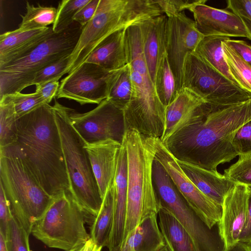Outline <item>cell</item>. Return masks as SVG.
Listing matches in <instances>:
<instances>
[{
    "instance_id": "484cf974",
    "label": "cell",
    "mask_w": 251,
    "mask_h": 251,
    "mask_svg": "<svg viewBox=\"0 0 251 251\" xmlns=\"http://www.w3.org/2000/svg\"><path fill=\"white\" fill-rule=\"evenodd\" d=\"M115 208L114 184L107 191L100 209L94 217L91 227L90 237L99 247H108L113 230Z\"/></svg>"
},
{
    "instance_id": "8fae6325",
    "label": "cell",
    "mask_w": 251,
    "mask_h": 251,
    "mask_svg": "<svg viewBox=\"0 0 251 251\" xmlns=\"http://www.w3.org/2000/svg\"><path fill=\"white\" fill-rule=\"evenodd\" d=\"M183 87L191 90L213 107L226 106L251 98V94L238 86L192 52L185 60Z\"/></svg>"
},
{
    "instance_id": "f907efd6",
    "label": "cell",
    "mask_w": 251,
    "mask_h": 251,
    "mask_svg": "<svg viewBox=\"0 0 251 251\" xmlns=\"http://www.w3.org/2000/svg\"><path fill=\"white\" fill-rule=\"evenodd\" d=\"M0 251H8L6 240L5 238L0 234Z\"/></svg>"
},
{
    "instance_id": "7a4b0ae2",
    "label": "cell",
    "mask_w": 251,
    "mask_h": 251,
    "mask_svg": "<svg viewBox=\"0 0 251 251\" xmlns=\"http://www.w3.org/2000/svg\"><path fill=\"white\" fill-rule=\"evenodd\" d=\"M12 146L43 189L54 198L70 184L53 106L44 104L17 120Z\"/></svg>"
},
{
    "instance_id": "9a60e30c",
    "label": "cell",
    "mask_w": 251,
    "mask_h": 251,
    "mask_svg": "<svg viewBox=\"0 0 251 251\" xmlns=\"http://www.w3.org/2000/svg\"><path fill=\"white\" fill-rule=\"evenodd\" d=\"M204 37L198 29L194 20L188 17L184 12L168 17L166 52L175 78L176 94L182 88L186 56L195 51Z\"/></svg>"
},
{
    "instance_id": "1f68e13d",
    "label": "cell",
    "mask_w": 251,
    "mask_h": 251,
    "mask_svg": "<svg viewBox=\"0 0 251 251\" xmlns=\"http://www.w3.org/2000/svg\"><path fill=\"white\" fill-rule=\"evenodd\" d=\"M17 120L12 102L5 97L0 98V148L16 142Z\"/></svg>"
},
{
    "instance_id": "ee69618b",
    "label": "cell",
    "mask_w": 251,
    "mask_h": 251,
    "mask_svg": "<svg viewBox=\"0 0 251 251\" xmlns=\"http://www.w3.org/2000/svg\"><path fill=\"white\" fill-rule=\"evenodd\" d=\"M224 42L233 49L239 56L251 66V46L241 40H232L228 38Z\"/></svg>"
},
{
    "instance_id": "bcb514c9",
    "label": "cell",
    "mask_w": 251,
    "mask_h": 251,
    "mask_svg": "<svg viewBox=\"0 0 251 251\" xmlns=\"http://www.w3.org/2000/svg\"><path fill=\"white\" fill-rule=\"evenodd\" d=\"M239 242L251 245V187H248L247 213Z\"/></svg>"
},
{
    "instance_id": "74e56055",
    "label": "cell",
    "mask_w": 251,
    "mask_h": 251,
    "mask_svg": "<svg viewBox=\"0 0 251 251\" xmlns=\"http://www.w3.org/2000/svg\"><path fill=\"white\" fill-rule=\"evenodd\" d=\"M70 57V55L63 58L38 71L34 75L30 83V86L58 81L66 74V70L69 65Z\"/></svg>"
},
{
    "instance_id": "c3c4849f",
    "label": "cell",
    "mask_w": 251,
    "mask_h": 251,
    "mask_svg": "<svg viewBox=\"0 0 251 251\" xmlns=\"http://www.w3.org/2000/svg\"><path fill=\"white\" fill-rule=\"evenodd\" d=\"M102 248L98 247L90 238L82 245L78 251H101Z\"/></svg>"
},
{
    "instance_id": "603a6c76",
    "label": "cell",
    "mask_w": 251,
    "mask_h": 251,
    "mask_svg": "<svg viewBox=\"0 0 251 251\" xmlns=\"http://www.w3.org/2000/svg\"><path fill=\"white\" fill-rule=\"evenodd\" d=\"M176 161L185 175L202 193L222 206L226 195L235 184L218 172Z\"/></svg>"
},
{
    "instance_id": "f5cc1de1",
    "label": "cell",
    "mask_w": 251,
    "mask_h": 251,
    "mask_svg": "<svg viewBox=\"0 0 251 251\" xmlns=\"http://www.w3.org/2000/svg\"><path fill=\"white\" fill-rule=\"evenodd\" d=\"M109 251H121V247H118V248H115L113 249H112Z\"/></svg>"
},
{
    "instance_id": "4fadbf2b",
    "label": "cell",
    "mask_w": 251,
    "mask_h": 251,
    "mask_svg": "<svg viewBox=\"0 0 251 251\" xmlns=\"http://www.w3.org/2000/svg\"><path fill=\"white\" fill-rule=\"evenodd\" d=\"M117 70L109 71L85 62L61 80L56 97L73 100L80 105L99 104L107 98Z\"/></svg>"
},
{
    "instance_id": "8992f818",
    "label": "cell",
    "mask_w": 251,
    "mask_h": 251,
    "mask_svg": "<svg viewBox=\"0 0 251 251\" xmlns=\"http://www.w3.org/2000/svg\"><path fill=\"white\" fill-rule=\"evenodd\" d=\"M70 184V193L85 211L98 214L102 199L93 172L85 142L71 124L69 108L57 100L53 105Z\"/></svg>"
},
{
    "instance_id": "b9f144b4",
    "label": "cell",
    "mask_w": 251,
    "mask_h": 251,
    "mask_svg": "<svg viewBox=\"0 0 251 251\" xmlns=\"http://www.w3.org/2000/svg\"><path fill=\"white\" fill-rule=\"evenodd\" d=\"M12 216L8 201L2 186L0 184V234L7 238L9 222Z\"/></svg>"
},
{
    "instance_id": "f1b7e54d",
    "label": "cell",
    "mask_w": 251,
    "mask_h": 251,
    "mask_svg": "<svg viewBox=\"0 0 251 251\" xmlns=\"http://www.w3.org/2000/svg\"><path fill=\"white\" fill-rule=\"evenodd\" d=\"M132 84L128 63L117 70L111 82L107 99L123 111L132 96Z\"/></svg>"
},
{
    "instance_id": "681fc988",
    "label": "cell",
    "mask_w": 251,
    "mask_h": 251,
    "mask_svg": "<svg viewBox=\"0 0 251 251\" xmlns=\"http://www.w3.org/2000/svg\"><path fill=\"white\" fill-rule=\"evenodd\" d=\"M225 251H251V245L239 242L226 249Z\"/></svg>"
},
{
    "instance_id": "4316f807",
    "label": "cell",
    "mask_w": 251,
    "mask_h": 251,
    "mask_svg": "<svg viewBox=\"0 0 251 251\" xmlns=\"http://www.w3.org/2000/svg\"><path fill=\"white\" fill-rule=\"evenodd\" d=\"M228 38L222 36L204 37L194 52L219 73L240 87L231 75L224 56L222 43Z\"/></svg>"
},
{
    "instance_id": "5b68a950",
    "label": "cell",
    "mask_w": 251,
    "mask_h": 251,
    "mask_svg": "<svg viewBox=\"0 0 251 251\" xmlns=\"http://www.w3.org/2000/svg\"><path fill=\"white\" fill-rule=\"evenodd\" d=\"M0 184L12 214L30 235L53 198L41 186L12 147L0 148Z\"/></svg>"
},
{
    "instance_id": "9c48e42d",
    "label": "cell",
    "mask_w": 251,
    "mask_h": 251,
    "mask_svg": "<svg viewBox=\"0 0 251 251\" xmlns=\"http://www.w3.org/2000/svg\"><path fill=\"white\" fill-rule=\"evenodd\" d=\"M152 182L160 207L171 212L192 239L196 251H225L218 224L210 228L189 206L162 165L155 158Z\"/></svg>"
},
{
    "instance_id": "7402d4cb",
    "label": "cell",
    "mask_w": 251,
    "mask_h": 251,
    "mask_svg": "<svg viewBox=\"0 0 251 251\" xmlns=\"http://www.w3.org/2000/svg\"><path fill=\"white\" fill-rule=\"evenodd\" d=\"M115 208L112 232L108 250L121 247L123 240L126 211L127 158L123 143L117 158L116 173L114 182Z\"/></svg>"
},
{
    "instance_id": "836d02e7",
    "label": "cell",
    "mask_w": 251,
    "mask_h": 251,
    "mask_svg": "<svg viewBox=\"0 0 251 251\" xmlns=\"http://www.w3.org/2000/svg\"><path fill=\"white\" fill-rule=\"evenodd\" d=\"M90 0H63L59 2L57 14L52 28L55 33H60L69 28L75 22L76 13Z\"/></svg>"
},
{
    "instance_id": "816d5d0a",
    "label": "cell",
    "mask_w": 251,
    "mask_h": 251,
    "mask_svg": "<svg viewBox=\"0 0 251 251\" xmlns=\"http://www.w3.org/2000/svg\"><path fill=\"white\" fill-rule=\"evenodd\" d=\"M156 251H169L166 246H163Z\"/></svg>"
},
{
    "instance_id": "ffe728a7",
    "label": "cell",
    "mask_w": 251,
    "mask_h": 251,
    "mask_svg": "<svg viewBox=\"0 0 251 251\" xmlns=\"http://www.w3.org/2000/svg\"><path fill=\"white\" fill-rule=\"evenodd\" d=\"M167 18L163 14L139 23L144 56L154 84L158 66L166 53Z\"/></svg>"
},
{
    "instance_id": "ba28073f",
    "label": "cell",
    "mask_w": 251,
    "mask_h": 251,
    "mask_svg": "<svg viewBox=\"0 0 251 251\" xmlns=\"http://www.w3.org/2000/svg\"><path fill=\"white\" fill-rule=\"evenodd\" d=\"M88 215L70 192H64L53 198L31 233L49 248L70 251L91 238L84 226Z\"/></svg>"
},
{
    "instance_id": "d6a6232c",
    "label": "cell",
    "mask_w": 251,
    "mask_h": 251,
    "mask_svg": "<svg viewBox=\"0 0 251 251\" xmlns=\"http://www.w3.org/2000/svg\"><path fill=\"white\" fill-rule=\"evenodd\" d=\"M222 48L231 75L241 88L251 94V66L224 41Z\"/></svg>"
},
{
    "instance_id": "6da1fadb",
    "label": "cell",
    "mask_w": 251,
    "mask_h": 251,
    "mask_svg": "<svg viewBox=\"0 0 251 251\" xmlns=\"http://www.w3.org/2000/svg\"><path fill=\"white\" fill-rule=\"evenodd\" d=\"M251 120V98L226 106H210L200 118L163 143L178 161L217 172L238 154L232 146L237 130Z\"/></svg>"
},
{
    "instance_id": "2e32d148",
    "label": "cell",
    "mask_w": 251,
    "mask_h": 251,
    "mask_svg": "<svg viewBox=\"0 0 251 251\" xmlns=\"http://www.w3.org/2000/svg\"><path fill=\"white\" fill-rule=\"evenodd\" d=\"M199 31L206 36L241 37L249 35L240 19L232 12L200 3L190 9Z\"/></svg>"
},
{
    "instance_id": "d6986e66",
    "label": "cell",
    "mask_w": 251,
    "mask_h": 251,
    "mask_svg": "<svg viewBox=\"0 0 251 251\" xmlns=\"http://www.w3.org/2000/svg\"><path fill=\"white\" fill-rule=\"evenodd\" d=\"M122 145L112 139L84 144L102 199L114 184L118 154Z\"/></svg>"
},
{
    "instance_id": "cb8c5ba5",
    "label": "cell",
    "mask_w": 251,
    "mask_h": 251,
    "mask_svg": "<svg viewBox=\"0 0 251 251\" xmlns=\"http://www.w3.org/2000/svg\"><path fill=\"white\" fill-rule=\"evenodd\" d=\"M126 29L119 30L107 37L85 62L96 64L109 71L118 70L126 65Z\"/></svg>"
},
{
    "instance_id": "5bb4252c",
    "label": "cell",
    "mask_w": 251,
    "mask_h": 251,
    "mask_svg": "<svg viewBox=\"0 0 251 251\" xmlns=\"http://www.w3.org/2000/svg\"><path fill=\"white\" fill-rule=\"evenodd\" d=\"M151 139L156 151L155 158L165 169L191 208L210 228L214 227L221 220L222 206L214 202L196 187L160 138Z\"/></svg>"
},
{
    "instance_id": "83f0119b",
    "label": "cell",
    "mask_w": 251,
    "mask_h": 251,
    "mask_svg": "<svg viewBox=\"0 0 251 251\" xmlns=\"http://www.w3.org/2000/svg\"><path fill=\"white\" fill-rule=\"evenodd\" d=\"M157 216L153 215L142 219L134 229L135 251H156L165 246L157 225Z\"/></svg>"
},
{
    "instance_id": "44dd1931",
    "label": "cell",
    "mask_w": 251,
    "mask_h": 251,
    "mask_svg": "<svg viewBox=\"0 0 251 251\" xmlns=\"http://www.w3.org/2000/svg\"><path fill=\"white\" fill-rule=\"evenodd\" d=\"M53 33L52 27L29 31L18 28L0 35V65L24 57Z\"/></svg>"
},
{
    "instance_id": "4dcf8cb0",
    "label": "cell",
    "mask_w": 251,
    "mask_h": 251,
    "mask_svg": "<svg viewBox=\"0 0 251 251\" xmlns=\"http://www.w3.org/2000/svg\"><path fill=\"white\" fill-rule=\"evenodd\" d=\"M157 95L163 105L167 107L176 95V80L166 53L158 66L154 81Z\"/></svg>"
},
{
    "instance_id": "277c9868",
    "label": "cell",
    "mask_w": 251,
    "mask_h": 251,
    "mask_svg": "<svg viewBox=\"0 0 251 251\" xmlns=\"http://www.w3.org/2000/svg\"><path fill=\"white\" fill-rule=\"evenodd\" d=\"M123 143L127 158V201L123 240L141 220L157 215L159 206L152 182L155 150L150 137L133 129L126 130Z\"/></svg>"
},
{
    "instance_id": "30bf717a",
    "label": "cell",
    "mask_w": 251,
    "mask_h": 251,
    "mask_svg": "<svg viewBox=\"0 0 251 251\" xmlns=\"http://www.w3.org/2000/svg\"><path fill=\"white\" fill-rule=\"evenodd\" d=\"M136 21L135 12L126 0H100L92 19L82 28L76 45L70 57L66 74L81 66L104 40Z\"/></svg>"
},
{
    "instance_id": "f546056e",
    "label": "cell",
    "mask_w": 251,
    "mask_h": 251,
    "mask_svg": "<svg viewBox=\"0 0 251 251\" xmlns=\"http://www.w3.org/2000/svg\"><path fill=\"white\" fill-rule=\"evenodd\" d=\"M26 13L20 15L22 22L18 29L21 31H29L43 28L54 23L57 14V8L52 6H44L39 4L35 6L26 1Z\"/></svg>"
},
{
    "instance_id": "52a82bcc",
    "label": "cell",
    "mask_w": 251,
    "mask_h": 251,
    "mask_svg": "<svg viewBox=\"0 0 251 251\" xmlns=\"http://www.w3.org/2000/svg\"><path fill=\"white\" fill-rule=\"evenodd\" d=\"M82 27L74 22L67 29L53 33L24 57L0 65V98L21 93L36 73L48 65L70 56L74 50Z\"/></svg>"
},
{
    "instance_id": "7c38bea8",
    "label": "cell",
    "mask_w": 251,
    "mask_h": 251,
    "mask_svg": "<svg viewBox=\"0 0 251 251\" xmlns=\"http://www.w3.org/2000/svg\"><path fill=\"white\" fill-rule=\"evenodd\" d=\"M69 115L72 125L85 143L112 139L122 144L126 130L124 111L108 99L84 113L69 108Z\"/></svg>"
},
{
    "instance_id": "ab89813d",
    "label": "cell",
    "mask_w": 251,
    "mask_h": 251,
    "mask_svg": "<svg viewBox=\"0 0 251 251\" xmlns=\"http://www.w3.org/2000/svg\"><path fill=\"white\" fill-rule=\"evenodd\" d=\"M163 14L167 17L175 16L194 5L205 3L206 0H155Z\"/></svg>"
},
{
    "instance_id": "3957f363",
    "label": "cell",
    "mask_w": 251,
    "mask_h": 251,
    "mask_svg": "<svg viewBox=\"0 0 251 251\" xmlns=\"http://www.w3.org/2000/svg\"><path fill=\"white\" fill-rule=\"evenodd\" d=\"M125 40L132 84L131 98L124 111L126 129L161 138L165 128L166 107L157 95L145 60L139 23L126 28Z\"/></svg>"
},
{
    "instance_id": "7bdbcfd3",
    "label": "cell",
    "mask_w": 251,
    "mask_h": 251,
    "mask_svg": "<svg viewBox=\"0 0 251 251\" xmlns=\"http://www.w3.org/2000/svg\"><path fill=\"white\" fill-rule=\"evenodd\" d=\"M100 0H90L76 13L73 20L81 27L85 26L93 17Z\"/></svg>"
},
{
    "instance_id": "ac0fdd59",
    "label": "cell",
    "mask_w": 251,
    "mask_h": 251,
    "mask_svg": "<svg viewBox=\"0 0 251 251\" xmlns=\"http://www.w3.org/2000/svg\"><path fill=\"white\" fill-rule=\"evenodd\" d=\"M209 106L189 89L183 87L166 107L164 131L160 138L161 141L164 142L174 133L200 117Z\"/></svg>"
},
{
    "instance_id": "f6af8a7d",
    "label": "cell",
    "mask_w": 251,
    "mask_h": 251,
    "mask_svg": "<svg viewBox=\"0 0 251 251\" xmlns=\"http://www.w3.org/2000/svg\"><path fill=\"white\" fill-rule=\"evenodd\" d=\"M60 83L58 81H50L36 85L35 92L38 93L47 104L56 97Z\"/></svg>"
},
{
    "instance_id": "e0dca14e",
    "label": "cell",
    "mask_w": 251,
    "mask_h": 251,
    "mask_svg": "<svg viewBox=\"0 0 251 251\" xmlns=\"http://www.w3.org/2000/svg\"><path fill=\"white\" fill-rule=\"evenodd\" d=\"M248 196V187L235 184L224 198L218 226L226 249L239 242L246 219Z\"/></svg>"
},
{
    "instance_id": "d590c367",
    "label": "cell",
    "mask_w": 251,
    "mask_h": 251,
    "mask_svg": "<svg viewBox=\"0 0 251 251\" xmlns=\"http://www.w3.org/2000/svg\"><path fill=\"white\" fill-rule=\"evenodd\" d=\"M239 156L236 163L225 170L224 175L235 184L251 187V154Z\"/></svg>"
},
{
    "instance_id": "d4e9b609",
    "label": "cell",
    "mask_w": 251,
    "mask_h": 251,
    "mask_svg": "<svg viewBox=\"0 0 251 251\" xmlns=\"http://www.w3.org/2000/svg\"><path fill=\"white\" fill-rule=\"evenodd\" d=\"M158 215L161 232L169 251H196L190 235L171 212L160 207Z\"/></svg>"
},
{
    "instance_id": "f35d334b",
    "label": "cell",
    "mask_w": 251,
    "mask_h": 251,
    "mask_svg": "<svg viewBox=\"0 0 251 251\" xmlns=\"http://www.w3.org/2000/svg\"><path fill=\"white\" fill-rule=\"evenodd\" d=\"M232 146L238 156L251 154V120L237 130Z\"/></svg>"
},
{
    "instance_id": "7dc6e473",
    "label": "cell",
    "mask_w": 251,
    "mask_h": 251,
    "mask_svg": "<svg viewBox=\"0 0 251 251\" xmlns=\"http://www.w3.org/2000/svg\"><path fill=\"white\" fill-rule=\"evenodd\" d=\"M134 229L129 232L122 242L121 251H135L134 247Z\"/></svg>"
},
{
    "instance_id": "e575fe53",
    "label": "cell",
    "mask_w": 251,
    "mask_h": 251,
    "mask_svg": "<svg viewBox=\"0 0 251 251\" xmlns=\"http://www.w3.org/2000/svg\"><path fill=\"white\" fill-rule=\"evenodd\" d=\"M3 97L12 102L17 120L41 105L47 104L36 92L30 94L15 93Z\"/></svg>"
},
{
    "instance_id": "8d00e7d4",
    "label": "cell",
    "mask_w": 251,
    "mask_h": 251,
    "mask_svg": "<svg viewBox=\"0 0 251 251\" xmlns=\"http://www.w3.org/2000/svg\"><path fill=\"white\" fill-rule=\"evenodd\" d=\"M29 235L12 214L6 239L8 251H30Z\"/></svg>"
},
{
    "instance_id": "db71d44e",
    "label": "cell",
    "mask_w": 251,
    "mask_h": 251,
    "mask_svg": "<svg viewBox=\"0 0 251 251\" xmlns=\"http://www.w3.org/2000/svg\"><path fill=\"white\" fill-rule=\"evenodd\" d=\"M81 246H80V247H78V248H75V249H73V250H71V251H78V249H79V248H80Z\"/></svg>"
},
{
    "instance_id": "60d3db41",
    "label": "cell",
    "mask_w": 251,
    "mask_h": 251,
    "mask_svg": "<svg viewBox=\"0 0 251 251\" xmlns=\"http://www.w3.org/2000/svg\"><path fill=\"white\" fill-rule=\"evenodd\" d=\"M227 8L241 20L251 40V0H228Z\"/></svg>"
}]
</instances>
